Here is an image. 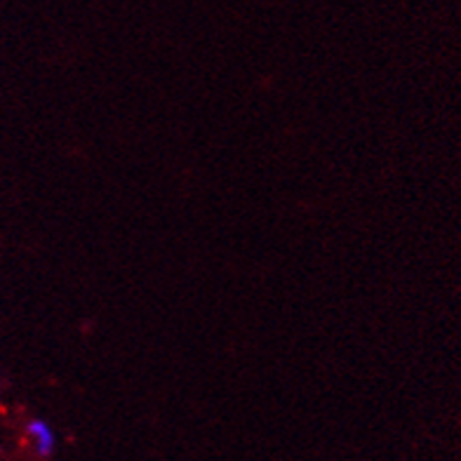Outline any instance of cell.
<instances>
[{"label": "cell", "mask_w": 461, "mask_h": 461, "mask_svg": "<svg viewBox=\"0 0 461 461\" xmlns=\"http://www.w3.org/2000/svg\"><path fill=\"white\" fill-rule=\"evenodd\" d=\"M26 436H29L31 445L41 456H50L57 447V436L52 431V426L45 419H31L26 424Z\"/></svg>", "instance_id": "1"}]
</instances>
